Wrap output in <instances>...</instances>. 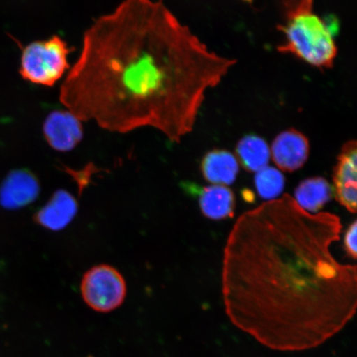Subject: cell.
Here are the masks:
<instances>
[{"instance_id":"cell-15","label":"cell","mask_w":357,"mask_h":357,"mask_svg":"<svg viewBox=\"0 0 357 357\" xmlns=\"http://www.w3.org/2000/svg\"><path fill=\"white\" fill-rule=\"evenodd\" d=\"M284 176L278 169L266 167L257 172L255 185L259 195L268 200L275 199L284 188Z\"/></svg>"},{"instance_id":"cell-11","label":"cell","mask_w":357,"mask_h":357,"mask_svg":"<svg viewBox=\"0 0 357 357\" xmlns=\"http://www.w3.org/2000/svg\"><path fill=\"white\" fill-rule=\"evenodd\" d=\"M201 172L208 182L214 185L234 184L239 172V164L236 156L230 151L215 149L204 156L201 162Z\"/></svg>"},{"instance_id":"cell-3","label":"cell","mask_w":357,"mask_h":357,"mask_svg":"<svg viewBox=\"0 0 357 357\" xmlns=\"http://www.w3.org/2000/svg\"><path fill=\"white\" fill-rule=\"evenodd\" d=\"M284 20L276 26L284 35L278 51L321 70L333 68L338 54L333 35L314 12V0H284Z\"/></svg>"},{"instance_id":"cell-8","label":"cell","mask_w":357,"mask_h":357,"mask_svg":"<svg viewBox=\"0 0 357 357\" xmlns=\"http://www.w3.org/2000/svg\"><path fill=\"white\" fill-rule=\"evenodd\" d=\"M41 193L38 178L28 169L11 172L0 185V205L8 211H17L37 200Z\"/></svg>"},{"instance_id":"cell-5","label":"cell","mask_w":357,"mask_h":357,"mask_svg":"<svg viewBox=\"0 0 357 357\" xmlns=\"http://www.w3.org/2000/svg\"><path fill=\"white\" fill-rule=\"evenodd\" d=\"M80 291L84 301L93 310L109 312L122 305L126 297L127 285L116 268L99 265L84 273Z\"/></svg>"},{"instance_id":"cell-6","label":"cell","mask_w":357,"mask_h":357,"mask_svg":"<svg viewBox=\"0 0 357 357\" xmlns=\"http://www.w3.org/2000/svg\"><path fill=\"white\" fill-rule=\"evenodd\" d=\"M357 145L356 140L342 146L333 169V194L351 213L356 212Z\"/></svg>"},{"instance_id":"cell-16","label":"cell","mask_w":357,"mask_h":357,"mask_svg":"<svg viewBox=\"0 0 357 357\" xmlns=\"http://www.w3.org/2000/svg\"><path fill=\"white\" fill-rule=\"evenodd\" d=\"M357 222L354 220L348 227L344 236V248L348 256L356 260V234Z\"/></svg>"},{"instance_id":"cell-14","label":"cell","mask_w":357,"mask_h":357,"mask_svg":"<svg viewBox=\"0 0 357 357\" xmlns=\"http://www.w3.org/2000/svg\"><path fill=\"white\" fill-rule=\"evenodd\" d=\"M236 153L242 166L249 172H257L269 164L271 149L266 140L254 134L241 138Z\"/></svg>"},{"instance_id":"cell-10","label":"cell","mask_w":357,"mask_h":357,"mask_svg":"<svg viewBox=\"0 0 357 357\" xmlns=\"http://www.w3.org/2000/svg\"><path fill=\"white\" fill-rule=\"evenodd\" d=\"M78 211L79 203L73 195L65 190H58L35 213L33 220L44 229L59 231L73 221Z\"/></svg>"},{"instance_id":"cell-12","label":"cell","mask_w":357,"mask_h":357,"mask_svg":"<svg viewBox=\"0 0 357 357\" xmlns=\"http://www.w3.org/2000/svg\"><path fill=\"white\" fill-rule=\"evenodd\" d=\"M201 212L213 220H227L234 216L235 195L229 187L213 185L200 190L199 199Z\"/></svg>"},{"instance_id":"cell-4","label":"cell","mask_w":357,"mask_h":357,"mask_svg":"<svg viewBox=\"0 0 357 357\" xmlns=\"http://www.w3.org/2000/svg\"><path fill=\"white\" fill-rule=\"evenodd\" d=\"M75 50L58 35L31 43L22 49L20 73L31 83L54 86L70 69L68 56Z\"/></svg>"},{"instance_id":"cell-13","label":"cell","mask_w":357,"mask_h":357,"mask_svg":"<svg viewBox=\"0 0 357 357\" xmlns=\"http://www.w3.org/2000/svg\"><path fill=\"white\" fill-rule=\"evenodd\" d=\"M296 201L307 212L317 213L332 199L333 187L323 177L307 178L300 183L296 192Z\"/></svg>"},{"instance_id":"cell-9","label":"cell","mask_w":357,"mask_h":357,"mask_svg":"<svg viewBox=\"0 0 357 357\" xmlns=\"http://www.w3.org/2000/svg\"><path fill=\"white\" fill-rule=\"evenodd\" d=\"M310 151V142L305 134L289 128L275 137L272 142L271 155L281 171L294 172L306 163Z\"/></svg>"},{"instance_id":"cell-7","label":"cell","mask_w":357,"mask_h":357,"mask_svg":"<svg viewBox=\"0 0 357 357\" xmlns=\"http://www.w3.org/2000/svg\"><path fill=\"white\" fill-rule=\"evenodd\" d=\"M82 123L68 109L52 111L43 122L45 139L52 149L60 153H68L83 139Z\"/></svg>"},{"instance_id":"cell-2","label":"cell","mask_w":357,"mask_h":357,"mask_svg":"<svg viewBox=\"0 0 357 357\" xmlns=\"http://www.w3.org/2000/svg\"><path fill=\"white\" fill-rule=\"evenodd\" d=\"M236 63L209 49L162 0H123L84 33L59 100L105 130L150 127L180 144L193 131L206 93Z\"/></svg>"},{"instance_id":"cell-17","label":"cell","mask_w":357,"mask_h":357,"mask_svg":"<svg viewBox=\"0 0 357 357\" xmlns=\"http://www.w3.org/2000/svg\"><path fill=\"white\" fill-rule=\"evenodd\" d=\"M244 1H251V0H244Z\"/></svg>"},{"instance_id":"cell-1","label":"cell","mask_w":357,"mask_h":357,"mask_svg":"<svg viewBox=\"0 0 357 357\" xmlns=\"http://www.w3.org/2000/svg\"><path fill=\"white\" fill-rule=\"evenodd\" d=\"M340 218L305 211L284 195L242 214L223 252L227 316L278 351L312 349L344 328L357 305V269L331 251Z\"/></svg>"}]
</instances>
